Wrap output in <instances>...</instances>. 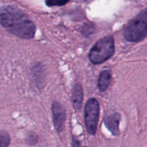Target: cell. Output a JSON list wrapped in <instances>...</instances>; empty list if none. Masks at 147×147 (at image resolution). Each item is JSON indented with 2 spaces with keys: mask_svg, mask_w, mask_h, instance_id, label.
<instances>
[{
  "mask_svg": "<svg viewBox=\"0 0 147 147\" xmlns=\"http://www.w3.org/2000/svg\"><path fill=\"white\" fill-rule=\"evenodd\" d=\"M72 144H73V147H86L84 146H82L80 143V141L77 139L76 138H73V141H72Z\"/></svg>",
  "mask_w": 147,
  "mask_h": 147,
  "instance_id": "obj_12",
  "label": "cell"
},
{
  "mask_svg": "<svg viewBox=\"0 0 147 147\" xmlns=\"http://www.w3.org/2000/svg\"><path fill=\"white\" fill-rule=\"evenodd\" d=\"M120 121H121V115L118 113H113L106 117L105 120V124L113 135H120Z\"/></svg>",
  "mask_w": 147,
  "mask_h": 147,
  "instance_id": "obj_6",
  "label": "cell"
},
{
  "mask_svg": "<svg viewBox=\"0 0 147 147\" xmlns=\"http://www.w3.org/2000/svg\"><path fill=\"white\" fill-rule=\"evenodd\" d=\"M111 81V74L108 71H103L99 76L97 87L100 92H105L107 90Z\"/></svg>",
  "mask_w": 147,
  "mask_h": 147,
  "instance_id": "obj_8",
  "label": "cell"
},
{
  "mask_svg": "<svg viewBox=\"0 0 147 147\" xmlns=\"http://www.w3.org/2000/svg\"><path fill=\"white\" fill-rule=\"evenodd\" d=\"M114 53V39L111 35H107L96 42L90 49L89 59L94 64H99L110 59Z\"/></svg>",
  "mask_w": 147,
  "mask_h": 147,
  "instance_id": "obj_3",
  "label": "cell"
},
{
  "mask_svg": "<svg viewBox=\"0 0 147 147\" xmlns=\"http://www.w3.org/2000/svg\"><path fill=\"white\" fill-rule=\"evenodd\" d=\"M0 25L9 33L23 39L32 38L36 27L20 10L7 6L0 9Z\"/></svg>",
  "mask_w": 147,
  "mask_h": 147,
  "instance_id": "obj_1",
  "label": "cell"
},
{
  "mask_svg": "<svg viewBox=\"0 0 147 147\" xmlns=\"http://www.w3.org/2000/svg\"><path fill=\"white\" fill-rule=\"evenodd\" d=\"M51 110L53 114V122L55 128L58 133L61 132L66 119L64 108L60 102L54 101L52 103Z\"/></svg>",
  "mask_w": 147,
  "mask_h": 147,
  "instance_id": "obj_5",
  "label": "cell"
},
{
  "mask_svg": "<svg viewBox=\"0 0 147 147\" xmlns=\"http://www.w3.org/2000/svg\"><path fill=\"white\" fill-rule=\"evenodd\" d=\"M69 0H46V5L49 7L63 6L69 2Z\"/></svg>",
  "mask_w": 147,
  "mask_h": 147,
  "instance_id": "obj_10",
  "label": "cell"
},
{
  "mask_svg": "<svg viewBox=\"0 0 147 147\" xmlns=\"http://www.w3.org/2000/svg\"><path fill=\"white\" fill-rule=\"evenodd\" d=\"M92 25H85L84 26V28H83V30H82V32L84 34V35H87V34H91L92 32Z\"/></svg>",
  "mask_w": 147,
  "mask_h": 147,
  "instance_id": "obj_11",
  "label": "cell"
},
{
  "mask_svg": "<svg viewBox=\"0 0 147 147\" xmlns=\"http://www.w3.org/2000/svg\"><path fill=\"white\" fill-rule=\"evenodd\" d=\"M28 139H31V141H30L29 142H28L29 144H35V143L37 142V137L34 136V135L30 136L29 138H28Z\"/></svg>",
  "mask_w": 147,
  "mask_h": 147,
  "instance_id": "obj_13",
  "label": "cell"
},
{
  "mask_svg": "<svg viewBox=\"0 0 147 147\" xmlns=\"http://www.w3.org/2000/svg\"><path fill=\"white\" fill-rule=\"evenodd\" d=\"M10 143L9 135L5 131L0 132V147H7Z\"/></svg>",
  "mask_w": 147,
  "mask_h": 147,
  "instance_id": "obj_9",
  "label": "cell"
},
{
  "mask_svg": "<svg viewBox=\"0 0 147 147\" xmlns=\"http://www.w3.org/2000/svg\"><path fill=\"white\" fill-rule=\"evenodd\" d=\"M146 35L147 8L130 21L123 29V37L127 41H141Z\"/></svg>",
  "mask_w": 147,
  "mask_h": 147,
  "instance_id": "obj_2",
  "label": "cell"
},
{
  "mask_svg": "<svg viewBox=\"0 0 147 147\" xmlns=\"http://www.w3.org/2000/svg\"><path fill=\"white\" fill-rule=\"evenodd\" d=\"M100 106L95 98L87 100L84 109V119L87 131L91 135H94L97 132L98 123Z\"/></svg>",
  "mask_w": 147,
  "mask_h": 147,
  "instance_id": "obj_4",
  "label": "cell"
},
{
  "mask_svg": "<svg viewBox=\"0 0 147 147\" xmlns=\"http://www.w3.org/2000/svg\"><path fill=\"white\" fill-rule=\"evenodd\" d=\"M72 102L75 110L81 107L83 100V89L80 83H76L72 90Z\"/></svg>",
  "mask_w": 147,
  "mask_h": 147,
  "instance_id": "obj_7",
  "label": "cell"
}]
</instances>
